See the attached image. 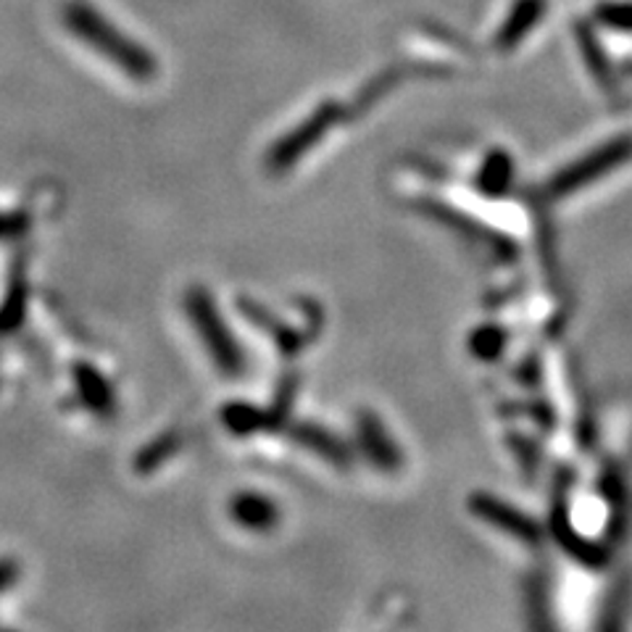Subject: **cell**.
Here are the masks:
<instances>
[{
  "label": "cell",
  "mask_w": 632,
  "mask_h": 632,
  "mask_svg": "<svg viewBox=\"0 0 632 632\" xmlns=\"http://www.w3.org/2000/svg\"><path fill=\"white\" fill-rule=\"evenodd\" d=\"M469 509L475 512L480 520L490 522V525H496L498 529H503V533L514 535V538L520 540H538L540 529L535 525L533 520H529L527 514H522L520 509L509 506V503L498 501L493 496H475L472 498Z\"/></svg>",
  "instance_id": "5b68a950"
},
{
  "label": "cell",
  "mask_w": 632,
  "mask_h": 632,
  "mask_svg": "<svg viewBox=\"0 0 632 632\" xmlns=\"http://www.w3.org/2000/svg\"><path fill=\"white\" fill-rule=\"evenodd\" d=\"M632 162V135H619L615 140H606L604 145H598L596 151L585 153L583 158L564 166L559 175H553V180L548 182V193L553 198H564L583 190L585 184L598 182L601 177L617 171L619 166Z\"/></svg>",
  "instance_id": "3957f363"
},
{
  "label": "cell",
  "mask_w": 632,
  "mask_h": 632,
  "mask_svg": "<svg viewBox=\"0 0 632 632\" xmlns=\"http://www.w3.org/2000/svg\"><path fill=\"white\" fill-rule=\"evenodd\" d=\"M63 27H67L82 46H87L100 59L111 61L121 74L135 82H151L158 74V61L148 48H143L135 37L124 35L111 19L100 14L87 0H69L61 9Z\"/></svg>",
  "instance_id": "6da1fadb"
},
{
  "label": "cell",
  "mask_w": 632,
  "mask_h": 632,
  "mask_svg": "<svg viewBox=\"0 0 632 632\" xmlns=\"http://www.w3.org/2000/svg\"><path fill=\"white\" fill-rule=\"evenodd\" d=\"M261 419H264V417H261V412H257V408H251V406L235 404V406L225 408V425L229 427V430H235V432L259 430V427L264 425Z\"/></svg>",
  "instance_id": "2e32d148"
},
{
  "label": "cell",
  "mask_w": 632,
  "mask_h": 632,
  "mask_svg": "<svg viewBox=\"0 0 632 632\" xmlns=\"http://www.w3.org/2000/svg\"><path fill=\"white\" fill-rule=\"evenodd\" d=\"M74 382H76V391H80L82 401H85L87 408H93L95 414H114V408H117V395H114L111 385L95 372L93 367H76L74 369Z\"/></svg>",
  "instance_id": "30bf717a"
},
{
  "label": "cell",
  "mask_w": 632,
  "mask_h": 632,
  "mask_svg": "<svg viewBox=\"0 0 632 632\" xmlns=\"http://www.w3.org/2000/svg\"><path fill=\"white\" fill-rule=\"evenodd\" d=\"M19 580V564L14 559H0V593L9 591Z\"/></svg>",
  "instance_id": "e0dca14e"
},
{
  "label": "cell",
  "mask_w": 632,
  "mask_h": 632,
  "mask_svg": "<svg viewBox=\"0 0 632 632\" xmlns=\"http://www.w3.org/2000/svg\"><path fill=\"white\" fill-rule=\"evenodd\" d=\"M177 449H180V438H177V436L158 438L156 443H151L148 449H145V451L138 456V469H140V472L156 469L158 464H162L166 456H171V453H175Z\"/></svg>",
  "instance_id": "4fadbf2b"
},
{
  "label": "cell",
  "mask_w": 632,
  "mask_h": 632,
  "mask_svg": "<svg viewBox=\"0 0 632 632\" xmlns=\"http://www.w3.org/2000/svg\"><path fill=\"white\" fill-rule=\"evenodd\" d=\"M229 516L242 529H251V533H270L274 525L279 522V509L272 498L261 493H240L232 498L229 503Z\"/></svg>",
  "instance_id": "ba28073f"
},
{
  "label": "cell",
  "mask_w": 632,
  "mask_h": 632,
  "mask_svg": "<svg viewBox=\"0 0 632 632\" xmlns=\"http://www.w3.org/2000/svg\"><path fill=\"white\" fill-rule=\"evenodd\" d=\"M341 117V106L337 104H322L314 114H309L301 124L293 132H287L285 138L277 140V145H272L270 156H266V166L270 171H285L293 164L301 162L306 153L311 151V145H317L319 140L327 135V130L335 124Z\"/></svg>",
  "instance_id": "277c9868"
},
{
  "label": "cell",
  "mask_w": 632,
  "mask_h": 632,
  "mask_svg": "<svg viewBox=\"0 0 632 632\" xmlns=\"http://www.w3.org/2000/svg\"><path fill=\"white\" fill-rule=\"evenodd\" d=\"M574 35H577L580 53H583L587 69H591V74L596 76L598 85H601L604 91H615V72H611V63L609 59H606L604 48L598 46L596 32L591 29V24L580 22L577 27H574Z\"/></svg>",
  "instance_id": "8fae6325"
},
{
  "label": "cell",
  "mask_w": 632,
  "mask_h": 632,
  "mask_svg": "<svg viewBox=\"0 0 632 632\" xmlns=\"http://www.w3.org/2000/svg\"><path fill=\"white\" fill-rule=\"evenodd\" d=\"M509 177H512V164H509L506 156H493L490 164L485 166L480 184L485 188V193H498L509 184Z\"/></svg>",
  "instance_id": "9a60e30c"
},
{
  "label": "cell",
  "mask_w": 632,
  "mask_h": 632,
  "mask_svg": "<svg viewBox=\"0 0 632 632\" xmlns=\"http://www.w3.org/2000/svg\"><path fill=\"white\" fill-rule=\"evenodd\" d=\"M542 14H546V0H514L506 22L496 32V48L514 50L529 32L538 27Z\"/></svg>",
  "instance_id": "52a82bcc"
},
{
  "label": "cell",
  "mask_w": 632,
  "mask_h": 632,
  "mask_svg": "<svg viewBox=\"0 0 632 632\" xmlns=\"http://www.w3.org/2000/svg\"><path fill=\"white\" fill-rule=\"evenodd\" d=\"M593 16H596V24H601V27H606V29L628 32V35H632V3L630 0H604V3L596 5Z\"/></svg>",
  "instance_id": "7c38bea8"
},
{
  "label": "cell",
  "mask_w": 632,
  "mask_h": 632,
  "mask_svg": "<svg viewBox=\"0 0 632 632\" xmlns=\"http://www.w3.org/2000/svg\"><path fill=\"white\" fill-rule=\"evenodd\" d=\"M503 346H506V335H503L498 327H480L472 337V350H475L480 359H496L501 354Z\"/></svg>",
  "instance_id": "5bb4252c"
},
{
  "label": "cell",
  "mask_w": 632,
  "mask_h": 632,
  "mask_svg": "<svg viewBox=\"0 0 632 632\" xmlns=\"http://www.w3.org/2000/svg\"><path fill=\"white\" fill-rule=\"evenodd\" d=\"M184 311H188V319L193 322L198 337H201L203 348L208 350L216 369L229 377L246 372V354H242L240 343L235 341L232 330L227 327L219 306L208 296L206 287H190L184 293Z\"/></svg>",
  "instance_id": "7a4b0ae2"
},
{
  "label": "cell",
  "mask_w": 632,
  "mask_h": 632,
  "mask_svg": "<svg viewBox=\"0 0 632 632\" xmlns=\"http://www.w3.org/2000/svg\"><path fill=\"white\" fill-rule=\"evenodd\" d=\"M293 438H296L298 445H303L306 451L317 453L319 458L332 464L337 469H348L350 467V451L346 443H341L332 432L324 430V427L317 425H298L293 430Z\"/></svg>",
  "instance_id": "9c48e42d"
},
{
  "label": "cell",
  "mask_w": 632,
  "mask_h": 632,
  "mask_svg": "<svg viewBox=\"0 0 632 632\" xmlns=\"http://www.w3.org/2000/svg\"><path fill=\"white\" fill-rule=\"evenodd\" d=\"M356 430H359L361 438V451L367 453L372 467L380 472H395L401 467V451L393 443V438L387 436L382 419H377L374 414H361Z\"/></svg>",
  "instance_id": "8992f818"
}]
</instances>
